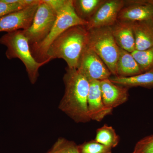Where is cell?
<instances>
[{"mask_svg":"<svg viewBox=\"0 0 153 153\" xmlns=\"http://www.w3.org/2000/svg\"><path fill=\"white\" fill-rule=\"evenodd\" d=\"M111 82L129 88L134 87L153 88V69L130 77L114 76L109 78Z\"/></svg>","mask_w":153,"mask_h":153,"instance_id":"2e32d148","label":"cell"},{"mask_svg":"<svg viewBox=\"0 0 153 153\" xmlns=\"http://www.w3.org/2000/svg\"><path fill=\"white\" fill-rule=\"evenodd\" d=\"M132 153H153V134L145 137L138 141Z\"/></svg>","mask_w":153,"mask_h":153,"instance_id":"603a6c76","label":"cell"},{"mask_svg":"<svg viewBox=\"0 0 153 153\" xmlns=\"http://www.w3.org/2000/svg\"><path fill=\"white\" fill-rule=\"evenodd\" d=\"M150 3H152L153 4V0H148Z\"/></svg>","mask_w":153,"mask_h":153,"instance_id":"d4e9b609","label":"cell"},{"mask_svg":"<svg viewBox=\"0 0 153 153\" xmlns=\"http://www.w3.org/2000/svg\"><path fill=\"white\" fill-rule=\"evenodd\" d=\"M100 86L102 101L108 108L113 109L128 100V88L115 84L109 79L100 81Z\"/></svg>","mask_w":153,"mask_h":153,"instance_id":"7c38bea8","label":"cell"},{"mask_svg":"<svg viewBox=\"0 0 153 153\" xmlns=\"http://www.w3.org/2000/svg\"><path fill=\"white\" fill-rule=\"evenodd\" d=\"M81 153H112V149L91 140L78 145Z\"/></svg>","mask_w":153,"mask_h":153,"instance_id":"7402d4cb","label":"cell"},{"mask_svg":"<svg viewBox=\"0 0 153 153\" xmlns=\"http://www.w3.org/2000/svg\"><path fill=\"white\" fill-rule=\"evenodd\" d=\"M38 0H21L15 4H7L0 0V17L12 12L25 8L38 2Z\"/></svg>","mask_w":153,"mask_h":153,"instance_id":"44dd1931","label":"cell"},{"mask_svg":"<svg viewBox=\"0 0 153 153\" xmlns=\"http://www.w3.org/2000/svg\"><path fill=\"white\" fill-rule=\"evenodd\" d=\"M143 73L153 69V47L146 50H135L132 53Z\"/></svg>","mask_w":153,"mask_h":153,"instance_id":"d6986e66","label":"cell"},{"mask_svg":"<svg viewBox=\"0 0 153 153\" xmlns=\"http://www.w3.org/2000/svg\"><path fill=\"white\" fill-rule=\"evenodd\" d=\"M116 71V76L120 77H130L143 73L131 53L120 48Z\"/></svg>","mask_w":153,"mask_h":153,"instance_id":"9a60e30c","label":"cell"},{"mask_svg":"<svg viewBox=\"0 0 153 153\" xmlns=\"http://www.w3.org/2000/svg\"><path fill=\"white\" fill-rule=\"evenodd\" d=\"M125 4L123 0H105L88 22L85 26L86 30L111 27L117 21L119 13Z\"/></svg>","mask_w":153,"mask_h":153,"instance_id":"ba28073f","label":"cell"},{"mask_svg":"<svg viewBox=\"0 0 153 153\" xmlns=\"http://www.w3.org/2000/svg\"><path fill=\"white\" fill-rule=\"evenodd\" d=\"M88 43V33L85 26L69 28L53 41L47 52V60L63 59L68 68H77L82 52Z\"/></svg>","mask_w":153,"mask_h":153,"instance_id":"7a4b0ae2","label":"cell"},{"mask_svg":"<svg viewBox=\"0 0 153 153\" xmlns=\"http://www.w3.org/2000/svg\"><path fill=\"white\" fill-rule=\"evenodd\" d=\"M46 153H81L78 145L72 141L60 137Z\"/></svg>","mask_w":153,"mask_h":153,"instance_id":"ffe728a7","label":"cell"},{"mask_svg":"<svg viewBox=\"0 0 153 153\" xmlns=\"http://www.w3.org/2000/svg\"><path fill=\"white\" fill-rule=\"evenodd\" d=\"M110 27L115 41L120 48L130 53L135 50V42L131 23L117 20Z\"/></svg>","mask_w":153,"mask_h":153,"instance_id":"4fadbf2b","label":"cell"},{"mask_svg":"<svg viewBox=\"0 0 153 153\" xmlns=\"http://www.w3.org/2000/svg\"><path fill=\"white\" fill-rule=\"evenodd\" d=\"M94 140L97 142L112 149L118 144L120 138L112 126L104 124L97 130Z\"/></svg>","mask_w":153,"mask_h":153,"instance_id":"ac0fdd59","label":"cell"},{"mask_svg":"<svg viewBox=\"0 0 153 153\" xmlns=\"http://www.w3.org/2000/svg\"><path fill=\"white\" fill-rule=\"evenodd\" d=\"M88 22L76 15L73 4V0H68L67 4L57 14V18L50 33L39 44L30 46L33 57L39 63H48L47 52L49 47L58 37L69 28L76 26H85Z\"/></svg>","mask_w":153,"mask_h":153,"instance_id":"3957f363","label":"cell"},{"mask_svg":"<svg viewBox=\"0 0 153 153\" xmlns=\"http://www.w3.org/2000/svg\"><path fill=\"white\" fill-rule=\"evenodd\" d=\"M0 44L7 47L6 55L8 59L19 58L25 64L30 82L34 84L39 76V68L47 63H39L34 58L30 50L27 38L22 30L7 33L0 38Z\"/></svg>","mask_w":153,"mask_h":153,"instance_id":"277c9868","label":"cell"},{"mask_svg":"<svg viewBox=\"0 0 153 153\" xmlns=\"http://www.w3.org/2000/svg\"><path fill=\"white\" fill-rule=\"evenodd\" d=\"M105 0H73L76 15L80 19L88 22Z\"/></svg>","mask_w":153,"mask_h":153,"instance_id":"e0dca14e","label":"cell"},{"mask_svg":"<svg viewBox=\"0 0 153 153\" xmlns=\"http://www.w3.org/2000/svg\"><path fill=\"white\" fill-rule=\"evenodd\" d=\"M44 1L57 15L66 5L68 0H44Z\"/></svg>","mask_w":153,"mask_h":153,"instance_id":"cb8c5ba5","label":"cell"},{"mask_svg":"<svg viewBox=\"0 0 153 153\" xmlns=\"http://www.w3.org/2000/svg\"><path fill=\"white\" fill-rule=\"evenodd\" d=\"M88 45L101 58L114 76H116V64L120 47L113 36L110 27L88 30Z\"/></svg>","mask_w":153,"mask_h":153,"instance_id":"5b68a950","label":"cell"},{"mask_svg":"<svg viewBox=\"0 0 153 153\" xmlns=\"http://www.w3.org/2000/svg\"><path fill=\"white\" fill-rule=\"evenodd\" d=\"M77 69L89 81L109 79L112 74L101 58L88 45L80 57Z\"/></svg>","mask_w":153,"mask_h":153,"instance_id":"52a82bcc","label":"cell"},{"mask_svg":"<svg viewBox=\"0 0 153 153\" xmlns=\"http://www.w3.org/2000/svg\"><path fill=\"white\" fill-rule=\"evenodd\" d=\"M121 9L118 21L132 22L153 20V4L148 0L126 1Z\"/></svg>","mask_w":153,"mask_h":153,"instance_id":"30bf717a","label":"cell"},{"mask_svg":"<svg viewBox=\"0 0 153 153\" xmlns=\"http://www.w3.org/2000/svg\"><path fill=\"white\" fill-rule=\"evenodd\" d=\"M87 99L88 112L91 120L101 121L105 117L112 114L113 109L105 105L102 98L100 81H89Z\"/></svg>","mask_w":153,"mask_h":153,"instance_id":"8fae6325","label":"cell"},{"mask_svg":"<svg viewBox=\"0 0 153 153\" xmlns=\"http://www.w3.org/2000/svg\"><path fill=\"white\" fill-rule=\"evenodd\" d=\"M41 0L25 8L0 17V32L26 30L33 22Z\"/></svg>","mask_w":153,"mask_h":153,"instance_id":"9c48e42d","label":"cell"},{"mask_svg":"<svg viewBox=\"0 0 153 153\" xmlns=\"http://www.w3.org/2000/svg\"><path fill=\"white\" fill-rule=\"evenodd\" d=\"M63 80L65 92L59 109L76 123L90 121L87 107L89 80L77 68L68 67Z\"/></svg>","mask_w":153,"mask_h":153,"instance_id":"6da1fadb","label":"cell"},{"mask_svg":"<svg viewBox=\"0 0 153 153\" xmlns=\"http://www.w3.org/2000/svg\"><path fill=\"white\" fill-rule=\"evenodd\" d=\"M57 16L44 0L40 1L31 26L27 30H22L28 39L30 47L39 44L46 38L54 25Z\"/></svg>","mask_w":153,"mask_h":153,"instance_id":"8992f818","label":"cell"},{"mask_svg":"<svg viewBox=\"0 0 153 153\" xmlns=\"http://www.w3.org/2000/svg\"><path fill=\"white\" fill-rule=\"evenodd\" d=\"M135 50L142 51L153 47V20L131 23Z\"/></svg>","mask_w":153,"mask_h":153,"instance_id":"5bb4252c","label":"cell"}]
</instances>
